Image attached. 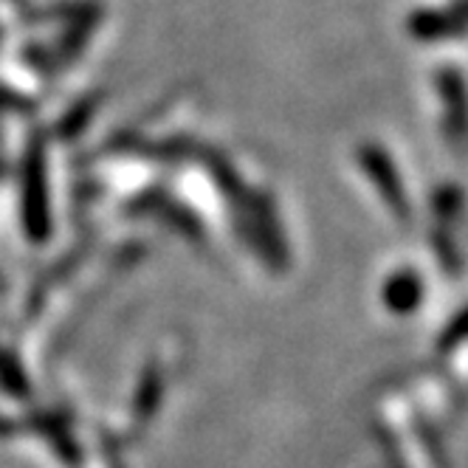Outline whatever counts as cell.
I'll return each mask as SVG.
<instances>
[{
	"label": "cell",
	"instance_id": "obj_1",
	"mask_svg": "<svg viewBox=\"0 0 468 468\" xmlns=\"http://www.w3.org/2000/svg\"><path fill=\"white\" fill-rule=\"evenodd\" d=\"M420 293V285L412 280V277H395L392 282H389V288H387V299H389V305L392 308H412L415 303H418V296Z\"/></svg>",
	"mask_w": 468,
	"mask_h": 468
}]
</instances>
